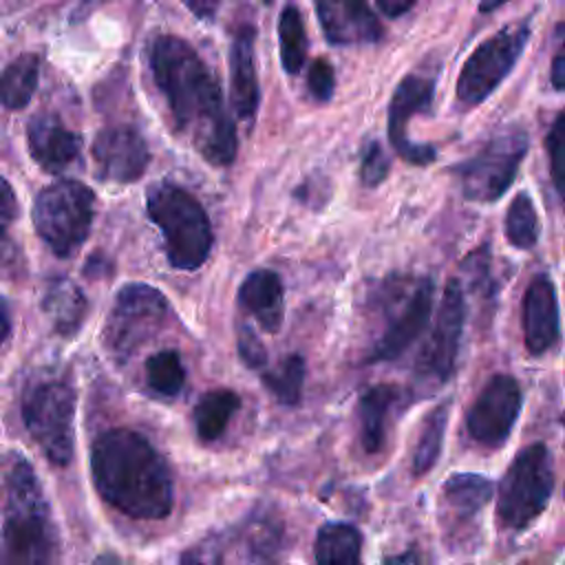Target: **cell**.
Returning <instances> with one entry per match:
<instances>
[{
  "label": "cell",
  "instance_id": "cell-1",
  "mask_svg": "<svg viewBox=\"0 0 565 565\" xmlns=\"http://www.w3.org/2000/svg\"><path fill=\"white\" fill-rule=\"evenodd\" d=\"M150 68L177 128L192 137L205 161L230 166L236 157L234 121L199 53L177 35H159L150 46Z\"/></svg>",
  "mask_w": 565,
  "mask_h": 565
},
{
  "label": "cell",
  "instance_id": "cell-2",
  "mask_svg": "<svg viewBox=\"0 0 565 565\" xmlns=\"http://www.w3.org/2000/svg\"><path fill=\"white\" fill-rule=\"evenodd\" d=\"M90 472L102 499L128 516L161 519L172 510L168 463L135 430L102 433L90 448Z\"/></svg>",
  "mask_w": 565,
  "mask_h": 565
},
{
  "label": "cell",
  "instance_id": "cell-3",
  "mask_svg": "<svg viewBox=\"0 0 565 565\" xmlns=\"http://www.w3.org/2000/svg\"><path fill=\"white\" fill-rule=\"evenodd\" d=\"M2 563L51 565L53 523L40 481L24 457H15L4 479Z\"/></svg>",
  "mask_w": 565,
  "mask_h": 565
},
{
  "label": "cell",
  "instance_id": "cell-4",
  "mask_svg": "<svg viewBox=\"0 0 565 565\" xmlns=\"http://www.w3.org/2000/svg\"><path fill=\"white\" fill-rule=\"evenodd\" d=\"M148 216L161 230L166 254L177 269H199L212 249V227L203 205L181 185L154 183L146 199Z\"/></svg>",
  "mask_w": 565,
  "mask_h": 565
},
{
  "label": "cell",
  "instance_id": "cell-5",
  "mask_svg": "<svg viewBox=\"0 0 565 565\" xmlns=\"http://www.w3.org/2000/svg\"><path fill=\"white\" fill-rule=\"evenodd\" d=\"M95 196L75 179H60L42 188L33 203V227L60 258L77 252L93 225Z\"/></svg>",
  "mask_w": 565,
  "mask_h": 565
},
{
  "label": "cell",
  "instance_id": "cell-6",
  "mask_svg": "<svg viewBox=\"0 0 565 565\" xmlns=\"http://www.w3.org/2000/svg\"><path fill=\"white\" fill-rule=\"evenodd\" d=\"M554 488L552 457L545 444L534 441L516 452L497 497L499 521L508 530H525L545 510Z\"/></svg>",
  "mask_w": 565,
  "mask_h": 565
},
{
  "label": "cell",
  "instance_id": "cell-7",
  "mask_svg": "<svg viewBox=\"0 0 565 565\" xmlns=\"http://www.w3.org/2000/svg\"><path fill=\"white\" fill-rule=\"evenodd\" d=\"M168 316L170 305L159 289L146 282H128L117 291L106 318L104 344L117 362H126L163 329Z\"/></svg>",
  "mask_w": 565,
  "mask_h": 565
},
{
  "label": "cell",
  "instance_id": "cell-8",
  "mask_svg": "<svg viewBox=\"0 0 565 565\" xmlns=\"http://www.w3.org/2000/svg\"><path fill=\"white\" fill-rule=\"evenodd\" d=\"M75 391L62 380H44L22 395V419L46 459L66 466L73 457Z\"/></svg>",
  "mask_w": 565,
  "mask_h": 565
},
{
  "label": "cell",
  "instance_id": "cell-9",
  "mask_svg": "<svg viewBox=\"0 0 565 565\" xmlns=\"http://www.w3.org/2000/svg\"><path fill=\"white\" fill-rule=\"evenodd\" d=\"M530 38L527 24H510L483 40L463 62L457 97L463 106L481 104L512 71Z\"/></svg>",
  "mask_w": 565,
  "mask_h": 565
},
{
  "label": "cell",
  "instance_id": "cell-10",
  "mask_svg": "<svg viewBox=\"0 0 565 565\" xmlns=\"http://www.w3.org/2000/svg\"><path fill=\"white\" fill-rule=\"evenodd\" d=\"M527 150V135L523 130L501 132L490 139L472 159L455 168L466 199L477 203H492L512 185L519 163Z\"/></svg>",
  "mask_w": 565,
  "mask_h": 565
},
{
  "label": "cell",
  "instance_id": "cell-11",
  "mask_svg": "<svg viewBox=\"0 0 565 565\" xmlns=\"http://www.w3.org/2000/svg\"><path fill=\"white\" fill-rule=\"evenodd\" d=\"M463 318H466V302H463L461 285L459 280H450L444 289V298H441V307H439L433 333L417 358V375L424 382L444 384L452 375L461 329H463Z\"/></svg>",
  "mask_w": 565,
  "mask_h": 565
},
{
  "label": "cell",
  "instance_id": "cell-12",
  "mask_svg": "<svg viewBox=\"0 0 565 565\" xmlns=\"http://www.w3.org/2000/svg\"><path fill=\"white\" fill-rule=\"evenodd\" d=\"M521 402L523 393L512 375L490 377L466 415L470 437L490 448L501 446L521 413Z\"/></svg>",
  "mask_w": 565,
  "mask_h": 565
},
{
  "label": "cell",
  "instance_id": "cell-13",
  "mask_svg": "<svg viewBox=\"0 0 565 565\" xmlns=\"http://www.w3.org/2000/svg\"><path fill=\"white\" fill-rule=\"evenodd\" d=\"M435 82L424 75H406L393 93L388 106V137L393 148L406 161L415 166H428L435 161V148L424 143H413L408 139V121L415 113H426L433 102Z\"/></svg>",
  "mask_w": 565,
  "mask_h": 565
},
{
  "label": "cell",
  "instance_id": "cell-14",
  "mask_svg": "<svg viewBox=\"0 0 565 565\" xmlns=\"http://www.w3.org/2000/svg\"><path fill=\"white\" fill-rule=\"evenodd\" d=\"M148 159V146L132 126H108L93 139V161L99 179L115 183L137 181L143 174Z\"/></svg>",
  "mask_w": 565,
  "mask_h": 565
},
{
  "label": "cell",
  "instance_id": "cell-15",
  "mask_svg": "<svg viewBox=\"0 0 565 565\" xmlns=\"http://www.w3.org/2000/svg\"><path fill=\"white\" fill-rule=\"evenodd\" d=\"M316 13L331 44H364L382 38L366 0H316Z\"/></svg>",
  "mask_w": 565,
  "mask_h": 565
},
{
  "label": "cell",
  "instance_id": "cell-16",
  "mask_svg": "<svg viewBox=\"0 0 565 565\" xmlns=\"http://www.w3.org/2000/svg\"><path fill=\"white\" fill-rule=\"evenodd\" d=\"M558 300L547 276H536L523 296V340L532 355H541L558 340Z\"/></svg>",
  "mask_w": 565,
  "mask_h": 565
},
{
  "label": "cell",
  "instance_id": "cell-17",
  "mask_svg": "<svg viewBox=\"0 0 565 565\" xmlns=\"http://www.w3.org/2000/svg\"><path fill=\"white\" fill-rule=\"evenodd\" d=\"M26 141L33 161L46 172L68 168L82 148V137L66 128L55 115H38L26 126Z\"/></svg>",
  "mask_w": 565,
  "mask_h": 565
},
{
  "label": "cell",
  "instance_id": "cell-18",
  "mask_svg": "<svg viewBox=\"0 0 565 565\" xmlns=\"http://www.w3.org/2000/svg\"><path fill=\"white\" fill-rule=\"evenodd\" d=\"M433 309V280L422 278L406 300V307L397 320L386 329V333L375 344L371 360H393L402 355L426 329Z\"/></svg>",
  "mask_w": 565,
  "mask_h": 565
},
{
  "label": "cell",
  "instance_id": "cell-19",
  "mask_svg": "<svg viewBox=\"0 0 565 565\" xmlns=\"http://www.w3.org/2000/svg\"><path fill=\"white\" fill-rule=\"evenodd\" d=\"M254 29L243 24L232 40L230 73H232V106L241 119H252L260 102L256 57H254Z\"/></svg>",
  "mask_w": 565,
  "mask_h": 565
},
{
  "label": "cell",
  "instance_id": "cell-20",
  "mask_svg": "<svg viewBox=\"0 0 565 565\" xmlns=\"http://www.w3.org/2000/svg\"><path fill=\"white\" fill-rule=\"evenodd\" d=\"M238 302L245 311H249L256 322L269 331L276 333L282 313H285V296L280 278L269 269H256L252 271L238 289Z\"/></svg>",
  "mask_w": 565,
  "mask_h": 565
},
{
  "label": "cell",
  "instance_id": "cell-21",
  "mask_svg": "<svg viewBox=\"0 0 565 565\" xmlns=\"http://www.w3.org/2000/svg\"><path fill=\"white\" fill-rule=\"evenodd\" d=\"M42 309L53 329L62 335H73L86 316V298L68 278H53L46 285Z\"/></svg>",
  "mask_w": 565,
  "mask_h": 565
},
{
  "label": "cell",
  "instance_id": "cell-22",
  "mask_svg": "<svg viewBox=\"0 0 565 565\" xmlns=\"http://www.w3.org/2000/svg\"><path fill=\"white\" fill-rule=\"evenodd\" d=\"M397 402V388L391 384L369 386L360 397V437L366 452H377L384 444L386 413Z\"/></svg>",
  "mask_w": 565,
  "mask_h": 565
},
{
  "label": "cell",
  "instance_id": "cell-23",
  "mask_svg": "<svg viewBox=\"0 0 565 565\" xmlns=\"http://www.w3.org/2000/svg\"><path fill=\"white\" fill-rule=\"evenodd\" d=\"M316 565H362V536L349 523H327L313 543Z\"/></svg>",
  "mask_w": 565,
  "mask_h": 565
},
{
  "label": "cell",
  "instance_id": "cell-24",
  "mask_svg": "<svg viewBox=\"0 0 565 565\" xmlns=\"http://www.w3.org/2000/svg\"><path fill=\"white\" fill-rule=\"evenodd\" d=\"M241 547L249 563L271 565L282 547V525L271 514H256L241 532Z\"/></svg>",
  "mask_w": 565,
  "mask_h": 565
},
{
  "label": "cell",
  "instance_id": "cell-25",
  "mask_svg": "<svg viewBox=\"0 0 565 565\" xmlns=\"http://www.w3.org/2000/svg\"><path fill=\"white\" fill-rule=\"evenodd\" d=\"M238 406H241V399L234 391L230 388L207 391L194 406V424H196L199 437L205 441L216 439L225 430L230 417L238 411Z\"/></svg>",
  "mask_w": 565,
  "mask_h": 565
},
{
  "label": "cell",
  "instance_id": "cell-26",
  "mask_svg": "<svg viewBox=\"0 0 565 565\" xmlns=\"http://www.w3.org/2000/svg\"><path fill=\"white\" fill-rule=\"evenodd\" d=\"M40 60L33 53L15 57L2 73V104L11 110L24 108L38 86Z\"/></svg>",
  "mask_w": 565,
  "mask_h": 565
},
{
  "label": "cell",
  "instance_id": "cell-27",
  "mask_svg": "<svg viewBox=\"0 0 565 565\" xmlns=\"http://www.w3.org/2000/svg\"><path fill=\"white\" fill-rule=\"evenodd\" d=\"M446 505L457 514L479 512L492 497V483L481 475H452L441 488Z\"/></svg>",
  "mask_w": 565,
  "mask_h": 565
},
{
  "label": "cell",
  "instance_id": "cell-28",
  "mask_svg": "<svg viewBox=\"0 0 565 565\" xmlns=\"http://www.w3.org/2000/svg\"><path fill=\"white\" fill-rule=\"evenodd\" d=\"M280 38V62L287 73H298L307 57V33L305 22L296 4H287L278 18Z\"/></svg>",
  "mask_w": 565,
  "mask_h": 565
},
{
  "label": "cell",
  "instance_id": "cell-29",
  "mask_svg": "<svg viewBox=\"0 0 565 565\" xmlns=\"http://www.w3.org/2000/svg\"><path fill=\"white\" fill-rule=\"evenodd\" d=\"M446 424H448V404H441L426 415L422 435H419L415 452H413V472L415 475H424L435 466V461L441 452Z\"/></svg>",
  "mask_w": 565,
  "mask_h": 565
},
{
  "label": "cell",
  "instance_id": "cell-30",
  "mask_svg": "<svg viewBox=\"0 0 565 565\" xmlns=\"http://www.w3.org/2000/svg\"><path fill=\"white\" fill-rule=\"evenodd\" d=\"M302 380H305V360L296 353L287 355L271 371L263 373V384L271 391V395L278 402L287 406H294L300 402Z\"/></svg>",
  "mask_w": 565,
  "mask_h": 565
},
{
  "label": "cell",
  "instance_id": "cell-31",
  "mask_svg": "<svg viewBox=\"0 0 565 565\" xmlns=\"http://www.w3.org/2000/svg\"><path fill=\"white\" fill-rule=\"evenodd\" d=\"M146 382L148 386L166 397L177 395L183 388L185 371L181 358L172 349H163L146 360Z\"/></svg>",
  "mask_w": 565,
  "mask_h": 565
},
{
  "label": "cell",
  "instance_id": "cell-32",
  "mask_svg": "<svg viewBox=\"0 0 565 565\" xmlns=\"http://www.w3.org/2000/svg\"><path fill=\"white\" fill-rule=\"evenodd\" d=\"M505 236L519 249H530L539 238V216L527 194H516L505 214Z\"/></svg>",
  "mask_w": 565,
  "mask_h": 565
},
{
  "label": "cell",
  "instance_id": "cell-33",
  "mask_svg": "<svg viewBox=\"0 0 565 565\" xmlns=\"http://www.w3.org/2000/svg\"><path fill=\"white\" fill-rule=\"evenodd\" d=\"M547 157H550V177L558 192V196L565 201V113H561L545 139Z\"/></svg>",
  "mask_w": 565,
  "mask_h": 565
},
{
  "label": "cell",
  "instance_id": "cell-34",
  "mask_svg": "<svg viewBox=\"0 0 565 565\" xmlns=\"http://www.w3.org/2000/svg\"><path fill=\"white\" fill-rule=\"evenodd\" d=\"M388 157L380 141H369L362 152V166H360V179L364 185L375 188L380 185L388 174Z\"/></svg>",
  "mask_w": 565,
  "mask_h": 565
},
{
  "label": "cell",
  "instance_id": "cell-35",
  "mask_svg": "<svg viewBox=\"0 0 565 565\" xmlns=\"http://www.w3.org/2000/svg\"><path fill=\"white\" fill-rule=\"evenodd\" d=\"M307 86H309V93L313 99L318 102H327L331 95H333V88H335V75H333V68L327 60H316L311 66H309V73H307Z\"/></svg>",
  "mask_w": 565,
  "mask_h": 565
},
{
  "label": "cell",
  "instance_id": "cell-36",
  "mask_svg": "<svg viewBox=\"0 0 565 565\" xmlns=\"http://www.w3.org/2000/svg\"><path fill=\"white\" fill-rule=\"evenodd\" d=\"M238 353L243 358V362L252 369H260L267 362V351L263 347V342L258 340V335L249 329V327H241L238 329Z\"/></svg>",
  "mask_w": 565,
  "mask_h": 565
},
{
  "label": "cell",
  "instance_id": "cell-37",
  "mask_svg": "<svg viewBox=\"0 0 565 565\" xmlns=\"http://www.w3.org/2000/svg\"><path fill=\"white\" fill-rule=\"evenodd\" d=\"M179 565H223V561H221V556L214 547L196 545V547H190L181 554Z\"/></svg>",
  "mask_w": 565,
  "mask_h": 565
},
{
  "label": "cell",
  "instance_id": "cell-38",
  "mask_svg": "<svg viewBox=\"0 0 565 565\" xmlns=\"http://www.w3.org/2000/svg\"><path fill=\"white\" fill-rule=\"evenodd\" d=\"M18 212V205H15V196H13V190L9 185V181H2V203H0V218H2V225L7 227L13 216Z\"/></svg>",
  "mask_w": 565,
  "mask_h": 565
},
{
  "label": "cell",
  "instance_id": "cell-39",
  "mask_svg": "<svg viewBox=\"0 0 565 565\" xmlns=\"http://www.w3.org/2000/svg\"><path fill=\"white\" fill-rule=\"evenodd\" d=\"M183 2L201 20H212L216 9H218V4H221V0H183Z\"/></svg>",
  "mask_w": 565,
  "mask_h": 565
},
{
  "label": "cell",
  "instance_id": "cell-40",
  "mask_svg": "<svg viewBox=\"0 0 565 565\" xmlns=\"http://www.w3.org/2000/svg\"><path fill=\"white\" fill-rule=\"evenodd\" d=\"M375 4H377L386 15L397 18V15L406 13V11L415 4V0H375Z\"/></svg>",
  "mask_w": 565,
  "mask_h": 565
},
{
  "label": "cell",
  "instance_id": "cell-41",
  "mask_svg": "<svg viewBox=\"0 0 565 565\" xmlns=\"http://www.w3.org/2000/svg\"><path fill=\"white\" fill-rule=\"evenodd\" d=\"M554 38H556V42H558V46H561V51H558L556 55L565 60V22L556 24V29H554Z\"/></svg>",
  "mask_w": 565,
  "mask_h": 565
},
{
  "label": "cell",
  "instance_id": "cell-42",
  "mask_svg": "<svg viewBox=\"0 0 565 565\" xmlns=\"http://www.w3.org/2000/svg\"><path fill=\"white\" fill-rule=\"evenodd\" d=\"M505 2H510V0H481V2H479V11H481V13H490V11L499 9V7L505 4Z\"/></svg>",
  "mask_w": 565,
  "mask_h": 565
},
{
  "label": "cell",
  "instance_id": "cell-43",
  "mask_svg": "<svg viewBox=\"0 0 565 565\" xmlns=\"http://www.w3.org/2000/svg\"><path fill=\"white\" fill-rule=\"evenodd\" d=\"M93 565H126L121 558H117L115 554H102L97 556V561Z\"/></svg>",
  "mask_w": 565,
  "mask_h": 565
},
{
  "label": "cell",
  "instance_id": "cell-44",
  "mask_svg": "<svg viewBox=\"0 0 565 565\" xmlns=\"http://www.w3.org/2000/svg\"><path fill=\"white\" fill-rule=\"evenodd\" d=\"M9 307H7V302H2V335H4V340L9 338Z\"/></svg>",
  "mask_w": 565,
  "mask_h": 565
}]
</instances>
